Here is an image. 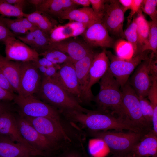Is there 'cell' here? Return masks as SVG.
<instances>
[{
    "mask_svg": "<svg viewBox=\"0 0 157 157\" xmlns=\"http://www.w3.org/2000/svg\"><path fill=\"white\" fill-rule=\"evenodd\" d=\"M65 117L72 122H78L87 130L95 131L110 130H123L144 133L125 119L115 117L111 114L99 110H91L85 113L76 110L66 112Z\"/></svg>",
    "mask_w": 157,
    "mask_h": 157,
    "instance_id": "6da1fadb",
    "label": "cell"
},
{
    "mask_svg": "<svg viewBox=\"0 0 157 157\" xmlns=\"http://www.w3.org/2000/svg\"><path fill=\"white\" fill-rule=\"evenodd\" d=\"M100 90L94 99L98 110L125 119L120 86L108 69L100 79Z\"/></svg>",
    "mask_w": 157,
    "mask_h": 157,
    "instance_id": "7a4b0ae2",
    "label": "cell"
},
{
    "mask_svg": "<svg viewBox=\"0 0 157 157\" xmlns=\"http://www.w3.org/2000/svg\"><path fill=\"white\" fill-rule=\"evenodd\" d=\"M39 99L59 111L76 110L85 113L91 110L81 106L78 101L53 78L43 76L40 88L36 93Z\"/></svg>",
    "mask_w": 157,
    "mask_h": 157,
    "instance_id": "3957f363",
    "label": "cell"
},
{
    "mask_svg": "<svg viewBox=\"0 0 157 157\" xmlns=\"http://www.w3.org/2000/svg\"><path fill=\"white\" fill-rule=\"evenodd\" d=\"M87 130L90 136L104 142L113 155L123 157H125L133 146L146 133L131 131L125 132L123 131Z\"/></svg>",
    "mask_w": 157,
    "mask_h": 157,
    "instance_id": "277c9868",
    "label": "cell"
},
{
    "mask_svg": "<svg viewBox=\"0 0 157 157\" xmlns=\"http://www.w3.org/2000/svg\"><path fill=\"white\" fill-rule=\"evenodd\" d=\"M23 117H46L60 122V112L55 107L34 95L26 97L15 94L13 100Z\"/></svg>",
    "mask_w": 157,
    "mask_h": 157,
    "instance_id": "5b68a950",
    "label": "cell"
},
{
    "mask_svg": "<svg viewBox=\"0 0 157 157\" xmlns=\"http://www.w3.org/2000/svg\"><path fill=\"white\" fill-rule=\"evenodd\" d=\"M122 89V104L126 119L144 132L152 130V125L143 117L138 97L128 81Z\"/></svg>",
    "mask_w": 157,
    "mask_h": 157,
    "instance_id": "8992f818",
    "label": "cell"
},
{
    "mask_svg": "<svg viewBox=\"0 0 157 157\" xmlns=\"http://www.w3.org/2000/svg\"><path fill=\"white\" fill-rule=\"evenodd\" d=\"M147 51L129 60H123L105 50L109 60L108 70L122 88L128 81L130 74L143 60L148 58Z\"/></svg>",
    "mask_w": 157,
    "mask_h": 157,
    "instance_id": "52a82bcc",
    "label": "cell"
},
{
    "mask_svg": "<svg viewBox=\"0 0 157 157\" xmlns=\"http://www.w3.org/2000/svg\"><path fill=\"white\" fill-rule=\"evenodd\" d=\"M23 117L38 132L56 145L68 138L60 122L46 117Z\"/></svg>",
    "mask_w": 157,
    "mask_h": 157,
    "instance_id": "ba28073f",
    "label": "cell"
},
{
    "mask_svg": "<svg viewBox=\"0 0 157 157\" xmlns=\"http://www.w3.org/2000/svg\"><path fill=\"white\" fill-rule=\"evenodd\" d=\"M126 11L118 0H109L106 4L102 22L109 33L118 37L125 38L123 30L124 15Z\"/></svg>",
    "mask_w": 157,
    "mask_h": 157,
    "instance_id": "9c48e42d",
    "label": "cell"
},
{
    "mask_svg": "<svg viewBox=\"0 0 157 157\" xmlns=\"http://www.w3.org/2000/svg\"><path fill=\"white\" fill-rule=\"evenodd\" d=\"M15 116L21 136L33 147L45 154L55 148L56 145L38 132L24 117L19 114Z\"/></svg>",
    "mask_w": 157,
    "mask_h": 157,
    "instance_id": "30bf717a",
    "label": "cell"
},
{
    "mask_svg": "<svg viewBox=\"0 0 157 157\" xmlns=\"http://www.w3.org/2000/svg\"><path fill=\"white\" fill-rule=\"evenodd\" d=\"M74 63L69 61L60 65L56 74L51 78L80 104L83 102L82 96Z\"/></svg>",
    "mask_w": 157,
    "mask_h": 157,
    "instance_id": "8fae6325",
    "label": "cell"
},
{
    "mask_svg": "<svg viewBox=\"0 0 157 157\" xmlns=\"http://www.w3.org/2000/svg\"><path fill=\"white\" fill-rule=\"evenodd\" d=\"M10 36L3 42L5 46L6 58L19 62H34L38 59L39 53L15 37Z\"/></svg>",
    "mask_w": 157,
    "mask_h": 157,
    "instance_id": "7c38bea8",
    "label": "cell"
},
{
    "mask_svg": "<svg viewBox=\"0 0 157 157\" xmlns=\"http://www.w3.org/2000/svg\"><path fill=\"white\" fill-rule=\"evenodd\" d=\"M19 95L26 97L37 93L42 78L40 73L32 62H21Z\"/></svg>",
    "mask_w": 157,
    "mask_h": 157,
    "instance_id": "4fadbf2b",
    "label": "cell"
},
{
    "mask_svg": "<svg viewBox=\"0 0 157 157\" xmlns=\"http://www.w3.org/2000/svg\"><path fill=\"white\" fill-rule=\"evenodd\" d=\"M154 54L152 52L148 58L137 67L130 81H128L138 97H147L152 83L149 67Z\"/></svg>",
    "mask_w": 157,
    "mask_h": 157,
    "instance_id": "5bb4252c",
    "label": "cell"
},
{
    "mask_svg": "<svg viewBox=\"0 0 157 157\" xmlns=\"http://www.w3.org/2000/svg\"><path fill=\"white\" fill-rule=\"evenodd\" d=\"M81 35L84 42L91 48L112 47L114 43L102 21L97 22L87 28Z\"/></svg>",
    "mask_w": 157,
    "mask_h": 157,
    "instance_id": "9a60e30c",
    "label": "cell"
},
{
    "mask_svg": "<svg viewBox=\"0 0 157 157\" xmlns=\"http://www.w3.org/2000/svg\"><path fill=\"white\" fill-rule=\"evenodd\" d=\"M45 155L44 152L33 147L19 143H15L9 137L0 135V156L26 157Z\"/></svg>",
    "mask_w": 157,
    "mask_h": 157,
    "instance_id": "2e32d148",
    "label": "cell"
},
{
    "mask_svg": "<svg viewBox=\"0 0 157 157\" xmlns=\"http://www.w3.org/2000/svg\"><path fill=\"white\" fill-rule=\"evenodd\" d=\"M69 38L51 43L48 49H54L67 53L74 63L93 51L84 42Z\"/></svg>",
    "mask_w": 157,
    "mask_h": 157,
    "instance_id": "e0dca14e",
    "label": "cell"
},
{
    "mask_svg": "<svg viewBox=\"0 0 157 157\" xmlns=\"http://www.w3.org/2000/svg\"><path fill=\"white\" fill-rule=\"evenodd\" d=\"M157 157V135L153 130L144 135L125 157Z\"/></svg>",
    "mask_w": 157,
    "mask_h": 157,
    "instance_id": "ac0fdd59",
    "label": "cell"
},
{
    "mask_svg": "<svg viewBox=\"0 0 157 157\" xmlns=\"http://www.w3.org/2000/svg\"><path fill=\"white\" fill-rule=\"evenodd\" d=\"M109 65V60L106 53L105 49L101 52L96 53L90 65L89 71V82L87 92L90 100L93 99L92 87L105 74Z\"/></svg>",
    "mask_w": 157,
    "mask_h": 157,
    "instance_id": "d6986e66",
    "label": "cell"
},
{
    "mask_svg": "<svg viewBox=\"0 0 157 157\" xmlns=\"http://www.w3.org/2000/svg\"><path fill=\"white\" fill-rule=\"evenodd\" d=\"M92 51L82 59L74 63L80 89L81 92L83 102H90L87 92L89 82V69L95 55Z\"/></svg>",
    "mask_w": 157,
    "mask_h": 157,
    "instance_id": "ffe728a7",
    "label": "cell"
},
{
    "mask_svg": "<svg viewBox=\"0 0 157 157\" xmlns=\"http://www.w3.org/2000/svg\"><path fill=\"white\" fill-rule=\"evenodd\" d=\"M0 135L9 137L14 142L33 147L21 136L17 126L15 115L11 111L0 114Z\"/></svg>",
    "mask_w": 157,
    "mask_h": 157,
    "instance_id": "44dd1931",
    "label": "cell"
},
{
    "mask_svg": "<svg viewBox=\"0 0 157 157\" xmlns=\"http://www.w3.org/2000/svg\"><path fill=\"white\" fill-rule=\"evenodd\" d=\"M18 38L39 54L47 49L51 44L49 34L37 27Z\"/></svg>",
    "mask_w": 157,
    "mask_h": 157,
    "instance_id": "7402d4cb",
    "label": "cell"
},
{
    "mask_svg": "<svg viewBox=\"0 0 157 157\" xmlns=\"http://www.w3.org/2000/svg\"><path fill=\"white\" fill-rule=\"evenodd\" d=\"M21 62L8 60L0 54V72L6 77L15 92L20 95Z\"/></svg>",
    "mask_w": 157,
    "mask_h": 157,
    "instance_id": "603a6c76",
    "label": "cell"
},
{
    "mask_svg": "<svg viewBox=\"0 0 157 157\" xmlns=\"http://www.w3.org/2000/svg\"><path fill=\"white\" fill-rule=\"evenodd\" d=\"M60 18L83 23L87 25L88 27L97 22L102 21L101 18L95 13L92 8L89 7H83L64 12Z\"/></svg>",
    "mask_w": 157,
    "mask_h": 157,
    "instance_id": "cb8c5ba5",
    "label": "cell"
},
{
    "mask_svg": "<svg viewBox=\"0 0 157 157\" xmlns=\"http://www.w3.org/2000/svg\"><path fill=\"white\" fill-rule=\"evenodd\" d=\"M24 17L33 25L49 34L57 25V22L49 14L42 11H36L30 14L25 13Z\"/></svg>",
    "mask_w": 157,
    "mask_h": 157,
    "instance_id": "d4e9b609",
    "label": "cell"
},
{
    "mask_svg": "<svg viewBox=\"0 0 157 157\" xmlns=\"http://www.w3.org/2000/svg\"><path fill=\"white\" fill-rule=\"evenodd\" d=\"M135 17L137 26L138 41L137 54L142 53L143 48L147 43L149 32V24L140 10Z\"/></svg>",
    "mask_w": 157,
    "mask_h": 157,
    "instance_id": "484cf974",
    "label": "cell"
},
{
    "mask_svg": "<svg viewBox=\"0 0 157 157\" xmlns=\"http://www.w3.org/2000/svg\"><path fill=\"white\" fill-rule=\"evenodd\" d=\"M1 16L7 28L15 35L26 34L37 27L24 17L11 19Z\"/></svg>",
    "mask_w": 157,
    "mask_h": 157,
    "instance_id": "4316f807",
    "label": "cell"
},
{
    "mask_svg": "<svg viewBox=\"0 0 157 157\" xmlns=\"http://www.w3.org/2000/svg\"><path fill=\"white\" fill-rule=\"evenodd\" d=\"M36 8V10L59 17L63 12L61 0H43Z\"/></svg>",
    "mask_w": 157,
    "mask_h": 157,
    "instance_id": "83f0119b",
    "label": "cell"
},
{
    "mask_svg": "<svg viewBox=\"0 0 157 157\" xmlns=\"http://www.w3.org/2000/svg\"><path fill=\"white\" fill-rule=\"evenodd\" d=\"M113 46L116 56L120 59L129 60L135 56L133 45L126 40L119 39L114 43Z\"/></svg>",
    "mask_w": 157,
    "mask_h": 157,
    "instance_id": "f1b7e54d",
    "label": "cell"
},
{
    "mask_svg": "<svg viewBox=\"0 0 157 157\" xmlns=\"http://www.w3.org/2000/svg\"><path fill=\"white\" fill-rule=\"evenodd\" d=\"M74 30L67 24L63 26H56L49 33L51 44L71 37Z\"/></svg>",
    "mask_w": 157,
    "mask_h": 157,
    "instance_id": "f546056e",
    "label": "cell"
},
{
    "mask_svg": "<svg viewBox=\"0 0 157 157\" xmlns=\"http://www.w3.org/2000/svg\"><path fill=\"white\" fill-rule=\"evenodd\" d=\"M39 55L55 64L61 65L69 61H72L74 63L68 55L54 49H48L40 53Z\"/></svg>",
    "mask_w": 157,
    "mask_h": 157,
    "instance_id": "4dcf8cb0",
    "label": "cell"
},
{
    "mask_svg": "<svg viewBox=\"0 0 157 157\" xmlns=\"http://www.w3.org/2000/svg\"><path fill=\"white\" fill-rule=\"evenodd\" d=\"M149 32L148 41L143 48L142 53L150 50L154 54L157 51V20L149 21Z\"/></svg>",
    "mask_w": 157,
    "mask_h": 157,
    "instance_id": "1f68e13d",
    "label": "cell"
},
{
    "mask_svg": "<svg viewBox=\"0 0 157 157\" xmlns=\"http://www.w3.org/2000/svg\"><path fill=\"white\" fill-rule=\"evenodd\" d=\"M25 13L20 9L0 0V14L3 17H24Z\"/></svg>",
    "mask_w": 157,
    "mask_h": 157,
    "instance_id": "d6a6232c",
    "label": "cell"
},
{
    "mask_svg": "<svg viewBox=\"0 0 157 157\" xmlns=\"http://www.w3.org/2000/svg\"><path fill=\"white\" fill-rule=\"evenodd\" d=\"M124 38L133 45L135 53L137 54V44L138 35L137 26L135 16L133 17V21L129 24L126 29L124 31Z\"/></svg>",
    "mask_w": 157,
    "mask_h": 157,
    "instance_id": "836d02e7",
    "label": "cell"
},
{
    "mask_svg": "<svg viewBox=\"0 0 157 157\" xmlns=\"http://www.w3.org/2000/svg\"><path fill=\"white\" fill-rule=\"evenodd\" d=\"M138 98L141 111L143 117L148 123L152 125L153 106L149 101L146 98L138 97Z\"/></svg>",
    "mask_w": 157,
    "mask_h": 157,
    "instance_id": "e575fe53",
    "label": "cell"
},
{
    "mask_svg": "<svg viewBox=\"0 0 157 157\" xmlns=\"http://www.w3.org/2000/svg\"><path fill=\"white\" fill-rule=\"evenodd\" d=\"M157 0H143L140 10L150 17L152 21L157 20Z\"/></svg>",
    "mask_w": 157,
    "mask_h": 157,
    "instance_id": "d590c367",
    "label": "cell"
},
{
    "mask_svg": "<svg viewBox=\"0 0 157 157\" xmlns=\"http://www.w3.org/2000/svg\"><path fill=\"white\" fill-rule=\"evenodd\" d=\"M152 83L147 97L154 108L157 107V76H151Z\"/></svg>",
    "mask_w": 157,
    "mask_h": 157,
    "instance_id": "8d00e7d4",
    "label": "cell"
},
{
    "mask_svg": "<svg viewBox=\"0 0 157 157\" xmlns=\"http://www.w3.org/2000/svg\"><path fill=\"white\" fill-rule=\"evenodd\" d=\"M109 0H90L92 8L95 13L102 19L105 8L106 4Z\"/></svg>",
    "mask_w": 157,
    "mask_h": 157,
    "instance_id": "74e56055",
    "label": "cell"
},
{
    "mask_svg": "<svg viewBox=\"0 0 157 157\" xmlns=\"http://www.w3.org/2000/svg\"><path fill=\"white\" fill-rule=\"evenodd\" d=\"M143 0H133L132 5L130 9V12L127 17V24H129L131 20L136 13L140 10Z\"/></svg>",
    "mask_w": 157,
    "mask_h": 157,
    "instance_id": "f35d334b",
    "label": "cell"
},
{
    "mask_svg": "<svg viewBox=\"0 0 157 157\" xmlns=\"http://www.w3.org/2000/svg\"><path fill=\"white\" fill-rule=\"evenodd\" d=\"M15 36V35L6 26L0 16V42H3L7 37L10 36Z\"/></svg>",
    "mask_w": 157,
    "mask_h": 157,
    "instance_id": "ab89813d",
    "label": "cell"
},
{
    "mask_svg": "<svg viewBox=\"0 0 157 157\" xmlns=\"http://www.w3.org/2000/svg\"><path fill=\"white\" fill-rule=\"evenodd\" d=\"M15 94L0 86V101L9 102L13 100Z\"/></svg>",
    "mask_w": 157,
    "mask_h": 157,
    "instance_id": "60d3db41",
    "label": "cell"
},
{
    "mask_svg": "<svg viewBox=\"0 0 157 157\" xmlns=\"http://www.w3.org/2000/svg\"><path fill=\"white\" fill-rule=\"evenodd\" d=\"M0 86L11 92H15L5 76L0 72Z\"/></svg>",
    "mask_w": 157,
    "mask_h": 157,
    "instance_id": "b9f144b4",
    "label": "cell"
},
{
    "mask_svg": "<svg viewBox=\"0 0 157 157\" xmlns=\"http://www.w3.org/2000/svg\"><path fill=\"white\" fill-rule=\"evenodd\" d=\"M60 66V65H56L54 66L47 67L43 76L50 78L53 77L56 74Z\"/></svg>",
    "mask_w": 157,
    "mask_h": 157,
    "instance_id": "7bdbcfd3",
    "label": "cell"
},
{
    "mask_svg": "<svg viewBox=\"0 0 157 157\" xmlns=\"http://www.w3.org/2000/svg\"><path fill=\"white\" fill-rule=\"evenodd\" d=\"M64 12L76 9L77 5L72 0H61Z\"/></svg>",
    "mask_w": 157,
    "mask_h": 157,
    "instance_id": "ee69618b",
    "label": "cell"
},
{
    "mask_svg": "<svg viewBox=\"0 0 157 157\" xmlns=\"http://www.w3.org/2000/svg\"><path fill=\"white\" fill-rule=\"evenodd\" d=\"M3 1L13 5L23 10L28 1L26 0H3Z\"/></svg>",
    "mask_w": 157,
    "mask_h": 157,
    "instance_id": "f6af8a7d",
    "label": "cell"
},
{
    "mask_svg": "<svg viewBox=\"0 0 157 157\" xmlns=\"http://www.w3.org/2000/svg\"><path fill=\"white\" fill-rule=\"evenodd\" d=\"M32 62L35 65L41 66L46 67L53 66L56 65H58L54 64L44 57L41 58H39L36 61Z\"/></svg>",
    "mask_w": 157,
    "mask_h": 157,
    "instance_id": "bcb514c9",
    "label": "cell"
},
{
    "mask_svg": "<svg viewBox=\"0 0 157 157\" xmlns=\"http://www.w3.org/2000/svg\"><path fill=\"white\" fill-rule=\"evenodd\" d=\"M152 124L153 131L157 135V107L154 108Z\"/></svg>",
    "mask_w": 157,
    "mask_h": 157,
    "instance_id": "7dc6e473",
    "label": "cell"
},
{
    "mask_svg": "<svg viewBox=\"0 0 157 157\" xmlns=\"http://www.w3.org/2000/svg\"><path fill=\"white\" fill-rule=\"evenodd\" d=\"M8 102L0 101V114L6 112L11 111V105Z\"/></svg>",
    "mask_w": 157,
    "mask_h": 157,
    "instance_id": "c3c4849f",
    "label": "cell"
},
{
    "mask_svg": "<svg viewBox=\"0 0 157 157\" xmlns=\"http://www.w3.org/2000/svg\"><path fill=\"white\" fill-rule=\"evenodd\" d=\"M149 73L151 75L157 76V60H151L149 67Z\"/></svg>",
    "mask_w": 157,
    "mask_h": 157,
    "instance_id": "681fc988",
    "label": "cell"
},
{
    "mask_svg": "<svg viewBox=\"0 0 157 157\" xmlns=\"http://www.w3.org/2000/svg\"><path fill=\"white\" fill-rule=\"evenodd\" d=\"M118 1L126 11L130 9L133 2V0H119Z\"/></svg>",
    "mask_w": 157,
    "mask_h": 157,
    "instance_id": "f907efd6",
    "label": "cell"
},
{
    "mask_svg": "<svg viewBox=\"0 0 157 157\" xmlns=\"http://www.w3.org/2000/svg\"><path fill=\"white\" fill-rule=\"evenodd\" d=\"M67 24L74 30L84 26H86L87 28H88V26L87 25L76 21H72L67 23Z\"/></svg>",
    "mask_w": 157,
    "mask_h": 157,
    "instance_id": "816d5d0a",
    "label": "cell"
},
{
    "mask_svg": "<svg viewBox=\"0 0 157 157\" xmlns=\"http://www.w3.org/2000/svg\"><path fill=\"white\" fill-rule=\"evenodd\" d=\"M76 5H81L84 7H89L90 4V0H72Z\"/></svg>",
    "mask_w": 157,
    "mask_h": 157,
    "instance_id": "f5cc1de1",
    "label": "cell"
},
{
    "mask_svg": "<svg viewBox=\"0 0 157 157\" xmlns=\"http://www.w3.org/2000/svg\"><path fill=\"white\" fill-rule=\"evenodd\" d=\"M87 28L86 26H84L74 30L72 35L71 37H76L81 35Z\"/></svg>",
    "mask_w": 157,
    "mask_h": 157,
    "instance_id": "db71d44e",
    "label": "cell"
},
{
    "mask_svg": "<svg viewBox=\"0 0 157 157\" xmlns=\"http://www.w3.org/2000/svg\"><path fill=\"white\" fill-rule=\"evenodd\" d=\"M60 157H83V156L78 152L73 151L67 152Z\"/></svg>",
    "mask_w": 157,
    "mask_h": 157,
    "instance_id": "11a10c76",
    "label": "cell"
},
{
    "mask_svg": "<svg viewBox=\"0 0 157 157\" xmlns=\"http://www.w3.org/2000/svg\"><path fill=\"white\" fill-rule=\"evenodd\" d=\"M42 1L43 0H27V1L36 7L40 4Z\"/></svg>",
    "mask_w": 157,
    "mask_h": 157,
    "instance_id": "9f6ffc18",
    "label": "cell"
},
{
    "mask_svg": "<svg viewBox=\"0 0 157 157\" xmlns=\"http://www.w3.org/2000/svg\"><path fill=\"white\" fill-rule=\"evenodd\" d=\"M109 157H123L119 156H115V155H113L112 156H110Z\"/></svg>",
    "mask_w": 157,
    "mask_h": 157,
    "instance_id": "6f0895ef",
    "label": "cell"
},
{
    "mask_svg": "<svg viewBox=\"0 0 157 157\" xmlns=\"http://www.w3.org/2000/svg\"><path fill=\"white\" fill-rule=\"evenodd\" d=\"M35 156H27V157H35ZM0 157H1L0 156Z\"/></svg>",
    "mask_w": 157,
    "mask_h": 157,
    "instance_id": "680465c9",
    "label": "cell"
},
{
    "mask_svg": "<svg viewBox=\"0 0 157 157\" xmlns=\"http://www.w3.org/2000/svg\"><path fill=\"white\" fill-rule=\"evenodd\" d=\"M35 157H36V156H35Z\"/></svg>",
    "mask_w": 157,
    "mask_h": 157,
    "instance_id": "91938a15",
    "label": "cell"
},
{
    "mask_svg": "<svg viewBox=\"0 0 157 157\" xmlns=\"http://www.w3.org/2000/svg\"></svg>",
    "mask_w": 157,
    "mask_h": 157,
    "instance_id": "94428289",
    "label": "cell"
}]
</instances>
